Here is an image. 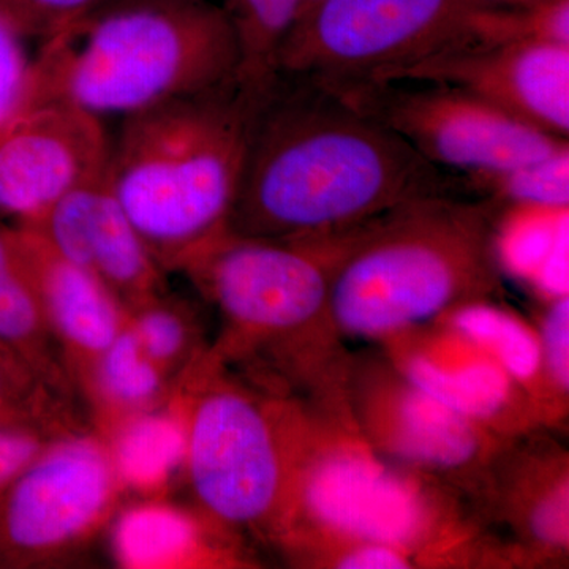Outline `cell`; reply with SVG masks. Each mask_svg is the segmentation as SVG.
I'll use <instances>...</instances> for the list:
<instances>
[{
  "label": "cell",
  "mask_w": 569,
  "mask_h": 569,
  "mask_svg": "<svg viewBox=\"0 0 569 569\" xmlns=\"http://www.w3.org/2000/svg\"><path fill=\"white\" fill-rule=\"evenodd\" d=\"M448 176L342 93L276 77L252 96L228 231L312 241L452 194Z\"/></svg>",
  "instance_id": "obj_1"
},
{
  "label": "cell",
  "mask_w": 569,
  "mask_h": 569,
  "mask_svg": "<svg viewBox=\"0 0 569 569\" xmlns=\"http://www.w3.org/2000/svg\"><path fill=\"white\" fill-rule=\"evenodd\" d=\"M496 204L433 194L337 241L329 316L337 335L388 340L440 321L500 290Z\"/></svg>",
  "instance_id": "obj_2"
},
{
  "label": "cell",
  "mask_w": 569,
  "mask_h": 569,
  "mask_svg": "<svg viewBox=\"0 0 569 569\" xmlns=\"http://www.w3.org/2000/svg\"><path fill=\"white\" fill-rule=\"evenodd\" d=\"M33 67V103L104 121L239 82L242 51L219 0H108L40 43Z\"/></svg>",
  "instance_id": "obj_3"
},
{
  "label": "cell",
  "mask_w": 569,
  "mask_h": 569,
  "mask_svg": "<svg viewBox=\"0 0 569 569\" xmlns=\"http://www.w3.org/2000/svg\"><path fill=\"white\" fill-rule=\"evenodd\" d=\"M250 108L252 96L234 82L121 119L108 176L164 272L228 230Z\"/></svg>",
  "instance_id": "obj_4"
},
{
  "label": "cell",
  "mask_w": 569,
  "mask_h": 569,
  "mask_svg": "<svg viewBox=\"0 0 569 569\" xmlns=\"http://www.w3.org/2000/svg\"><path fill=\"white\" fill-rule=\"evenodd\" d=\"M339 236L280 241L227 230L194 252L178 272L222 317V339L209 350L213 358L258 361L277 378L305 381L320 353L337 356L340 336L328 296Z\"/></svg>",
  "instance_id": "obj_5"
},
{
  "label": "cell",
  "mask_w": 569,
  "mask_h": 569,
  "mask_svg": "<svg viewBox=\"0 0 569 569\" xmlns=\"http://www.w3.org/2000/svg\"><path fill=\"white\" fill-rule=\"evenodd\" d=\"M186 421L183 478L197 509L231 535L279 538L307 456L283 403L222 376L209 350L176 380Z\"/></svg>",
  "instance_id": "obj_6"
},
{
  "label": "cell",
  "mask_w": 569,
  "mask_h": 569,
  "mask_svg": "<svg viewBox=\"0 0 569 569\" xmlns=\"http://www.w3.org/2000/svg\"><path fill=\"white\" fill-rule=\"evenodd\" d=\"M477 0H320L280 44L276 77L340 93L385 86L396 71L467 43Z\"/></svg>",
  "instance_id": "obj_7"
},
{
  "label": "cell",
  "mask_w": 569,
  "mask_h": 569,
  "mask_svg": "<svg viewBox=\"0 0 569 569\" xmlns=\"http://www.w3.org/2000/svg\"><path fill=\"white\" fill-rule=\"evenodd\" d=\"M123 493L102 437L70 430L11 481L2 531L24 559L59 563L110 526Z\"/></svg>",
  "instance_id": "obj_8"
},
{
  "label": "cell",
  "mask_w": 569,
  "mask_h": 569,
  "mask_svg": "<svg viewBox=\"0 0 569 569\" xmlns=\"http://www.w3.org/2000/svg\"><path fill=\"white\" fill-rule=\"evenodd\" d=\"M410 481L355 448L307 452L293 509L279 539L323 535L337 545L377 542L413 556L432 526Z\"/></svg>",
  "instance_id": "obj_9"
},
{
  "label": "cell",
  "mask_w": 569,
  "mask_h": 569,
  "mask_svg": "<svg viewBox=\"0 0 569 569\" xmlns=\"http://www.w3.org/2000/svg\"><path fill=\"white\" fill-rule=\"evenodd\" d=\"M437 168L463 174L501 170L567 148L556 137L459 89L399 91L391 84L346 96Z\"/></svg>",
  "instance_id": "obj_10"
},
{
  "label": "cell",
  "mask_w": 569,
  "mask_h": 569,
  "mask_svg": "<svg viewBox=\"0 0 569 569\" xmlns=\"http://www.w3.org/2000/svg\"><path fill=\"white\" fill-rule=\"evenodd\" d=\"M110 151L102 119L61 100L31 104L0 130V212L36 227L108 170Z\"/></svg>",
  "instance_id": "obj_11"
},
{
  "label": "cell",
  "mask_w": 569,
  "mask_h": 569,
  "mask_svg": "<svg viewBox=\"0 0 569 569\" xmlns=\"http://www.w3.org/2000/svg\"><path fill=\"white\" fill-rule=\"evenodd\" d=\"M347 392L370 443L411 466L482 478L501 449L492 429L427 395L397 366L348 370Z\"/></svg>",
  "instance_id": "obj_12"
},
{
  "label": "cell",
  "mask_w": 569,
  "mask_h": 569,
  "mask_svg": "<svg viewBox=\"0 0 569 569\" xmlns=\"http://www.w3.org/2000/svg\"><path fill=\"white\" fill-rule=\"evenodd\" d=\"M399 81L459 89L568 138L569 44H456L396 71L387 84Z\"/></svg>",
  "instance_id": "obj_13"
},
{
  "label": "cell",
  "mask_w": 569,
  "mask_h": 569,
  "mask_svg": "<svg viewBox=\"0 0 569 569\" xmlns=\"http://www.w3.org/2000/svg\"><path fill=\"white\" fill-rule=\"evenodd\" d=\"M31 230L96 276L126 309L164 291L167 272L123 211L108 170L63 197Z\"/></svg>",
  "instance_id": "obj_14"
},
{
  "label": "cell",
  "mask_w": 569,
  "mask_h": 569,
  "mask_svg": "<svg viewBox=\"0 0 569 569\" xmlns=\"http://www.w3.org/2000/svg\"><path fill=\"white\" fill-rule=\"evenodd\" d=\"M13 238L63 365L78 389L121 331L126 307L96 276L62 257L37 231L20 228Z\"/></svg>",
  "instance_id": "obj_15"
},
{
  "label": "cell",
  "mask_w": 569,
  "mask_h": 569,
  "mask_svg": "<svg viewBox=\"0 0 569 569\" xmlns=\"http://www.w3.org/2000/svg\"><path fill=\"white\" fill-rule=\"evenodd\" d=\"M111 552L127 569L222 568L242 563L230 531L200 509L162 498H141L111 520Z\"/></svg>",
  "instance_id": "obj_16"
},
{
  "label": "cell",
  "mask_w": 569,
  "mask_h": 569,
  "mask_svg": "<svg viewBox=\"0 0 569 569\" xmlns=\"http://www.w3.org/2000/svg\"><path fill=\"white\" fill-rule=\"evenodd\" d=\"M441 342L400 350L397 369L427 395L493 429L515 396L511 377L458 332Z\"/></svg>",
  "instance_id": "obj_17"
},
{
  "label": "cell",
  "mask_w": 569,
  "mask_h": 569,
  "mask_svg": "<svg viewBox=\"0 0 569 569\" xmlns=\"http://www.w3.org/2000/svg\"><path fill=\"white\" fill-rule=\"evenodd\" d=\"M497 211L493 244L501 272L546 301L568 295L569 206L507 204Z\"/></svg>",
  "instance_id": "obj_18"
},
{
  "label": "cell",
  "mask_w": 569,
  "mask_h": 569,
  "mask_svg": "<svg viewBox=\"0 0 569 569\" xmlns=\"http://www.w3.org/2000/svg\"><path fill=\"white\" fill-rule=\"evenodd\" d=\"M102 440L123 492L141 498H162L183 477L186 468V421L173 399L119 422Z\"/></svg>",
  "instance_id": "obj_19"
},
{
  "label": "cell",
  "mask_w": 569,
  "mask_h": 569,
  "mask_svg": "<svg viewBox=\"0 0 569 569\" xmlns=\"http://www.w3.org/2000/svg\"><path fill=\"white\" fill-rule=\"evenodd\" d=\"M174 385L142 350L126 317L121 331L104 348L78 391L91 407L93 432L103 436L126 419L164 406Z\"/></svg>",
  "instance_id": "obj_20"
},
{
  "label": "cell",
  "mask_w": 569,
  "mask_h": 569,
  "mask_svg": "<svg viewBox=\"0 0 569 569\" xmlns=\"http://www.w3.org/2000/svg\"><path fill=\"white\" fill-rule=\"evenodd\" d=\"M0 340L21 347L37 373L70 399L71 381L13 233L0 231Z\"/></svg>",
  "instance_id": "obj_21"
},
{
  "label": "cell",
  "mask_w": 569,
  "mask_h": 569,
  "mask_svg": "<svg viewBox=\"0 0 569 569\" xmlns=\"http://www.w3.org/2000/svg\"><path fill=\"white\" fill-rule=\"evenodd\" d=\"M233 21L242 51L239 84L247 93L263 91L276 78L280 44L320 0H219Z\"/></svg>",
  "instance_id": "obj_22"
},
{
  "label": "cell",
  "mask_w": 569,
  "mask_h": 569,
  "mask_svg": "<svg viewBox=\"0 0 569 569\" xmlns=\"http://www.w3.org/2000/svg\"><path fill=\"white\" fill-rule=\"evenodd\" d=\"M441 320H447L452 331L489 355L527 391L537 387L538 380L546 387L538 337L511 313L490 301H481L460 307Z\"/></svg>",
  "instance_id": "obj_23"
},
{
  "label": "cell",
  "mask_w": 569,
  "mask_h": 569,
  "mask_svg": "<svg viewBox=\"0 0 569 569\" xmlns=\"http://www.w3.org/2000/svg\"><path fill=\"white\" fill-rule=\"evenodd\" d=\"M142 350L167 376L178 380L206 353L192 309L167 290L126 309Z\"/></svg>",
  "instance_id": "obj_24"
},
{
  "label": "cell",
  "mask_w": 569,
  "mask_h": 569,
  "mask_svg": "<svg viewBox=\"0 0 569 569\" xmlns=\"http://www.w3.org/2000/svg\"><path fill=\"white\" fill-rule=\"evenodd\" d=\"M463 182L496 206H569V146L531 162L463 174Z\"/></svg>",
  "instance_id": "obj_25"
},
{
  "label": "cell",
  "mask_w": 569,
  "mask_h": 569,
  "mask_svg": "<svg viewBox=\"0 0 569 569\" xmlns=\"http://www.w3.org/2000/svg\"><path fill=\"white\" fill-rule=\"evenodd\" d=\"M468 43L569 44V0H542L526 7H479Z\"/></svg>",
  "instance_id": "obj_26"
},
{
  "label": "cell",
  "mask_w": 569,
  "mask_h": 569,
  "mask_svg": "<svg viewBox=\"0 0 569 569\" xmlns=\"http://www.w3.org/2000/svg\"><path fill=\"white\" fill-rule=\"evenodd\" d=\"M108 0H0V17L26 40L40 43L59 36Z\"/></svg>",
  "instance_id": "obj_27"
},
{
  "label": "cell",
  "mask_w": 569,
  "mask_h": 569,
  "mask_svg": "<svg viewBox=\"0 0 569 569\" xmlns=\"http://www.w3.org/2000/svg\"><path fill=\"white\" fill-rule=\"evenodd\" d=\"M21 36L0 17V130L36 99V67Z\"/></svg>",
  "instance_id": "obj_28"
},
{
  "label": "cell",
  "mask_w": 569,
  "mask_h": 569,
  "mask_svg": "<svg viewBox=\"0 0 569 569\" xmlns=\"http://www.w3.org/2000/svg\"><path fill=\"white\" fill-rule=\"evenodd\" d=\"M546 387L560 397L569 388V299L568 295L548 301L538 336Z\"/></svg>",
  "instance_id": "obj_29"
},
{
  "label": "cell",
  "mask_w": 569,
  "mask_h": 569,
  "mask_svg": "<svg viewBox=\"0 0 569 569\" xmlns=\"http://www.w3.org/2000/svg\"><path fill=\"white\" fill-rule=\"evenodd\" d=\"M70 430H54L40 426L0 429V488L10 486L56 437Z\"/></svg>",
  "instance_id": "obj_30"
},
{
  "label": "cell",
  "mask_w": 569,
  "mask_h": 569,
  "mask_svg": "<svg viewBox=\"0 0 569 569\" xmlns=\"http://www.w3.org/2000/svg\"><path fill=\"white\" fill-rule=\"evenodd\" d=\"M343 550L332 559L337 568L348 569H380L411 568L415 560L406 550L377 542H350L340 545Z\"/></svg>",
  "instance_id": "obj_31"
},
{
  "label": "cell",
  "mask_w": 569,
  "mask_h": 569,
  "mask_svg": "<svg viewBox=\"0 0 569 569\" xmlns=\"http://www.w3.org/2000/svg\"><path fill=\"white\" fill-rule=\"evenodd\" d=\"M477 2L488 7H526L542 0H477Z\"/></svg>",
  "instance_id": "obj_32"
},
{
  "label": "cell",
  "mask_w": 569,
  "mask_h": 569,
  "mask_svg": "<svg viewBox=\"0 0 569 569\" xmlns=\"http://www.w3.org/2000/svg\"><path fill=\"white\" fill-rule=\"evenodd\" d=\"M3 392V377H2V369H0V397H2ZM2 400V399H0Z\"/></svg>",
  "instance_id": "obj_33"
}]
</instances>
